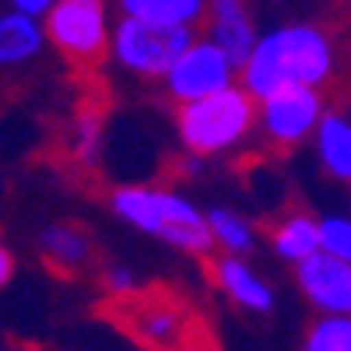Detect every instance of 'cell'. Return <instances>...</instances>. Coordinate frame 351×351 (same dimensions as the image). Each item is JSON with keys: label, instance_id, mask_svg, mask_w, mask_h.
Instances as JSON below:
<instances>
[{"label": "cell", "instance_id": "obj_4", "mask_svg": "<svg viewBox=\"0 0 351 351\" xmlns=\"http://www.w3.org/2000/svg\"><path fill=\"white\" fill-rule=\"evenodd\" d=\"M253 127H256V102L239 84L225 88L211 99L176 106V130H180L183 148L193 158L236 148L253 134Z\"/></svg>", "mask_w": 351, "mask_h": 351}, {"label": "cell", "instance_id": "obj_23", "mask_svg": "<svg viewBox=\"0 0 351 351\" xmlns=\"http://www.w3.org/2000/svg\"><path fill=\"white\" fill-rule=\"evenodd\" d=\"M11 278H14V256L4 243H0V288H4Z\"/></svg>", "mask_w": 351, "mask_h": 351}, {"label": "cell", "instance_id": "obj_20", "mask_svg": "<svg viewBox=\"0 0 351 351\" xmlns=\"http://www.w3.org/2000/svg\"><path fill=\"white\" fill-rule=\"evenodd\" d=\"M316 236H319V253H327L341 263L351 260V221L344 215H330L316 221Z\"/></svg>", "mask_w": 351, "mask_h": 351}, {"label": "cell", "instance_id": "obj_2", "mask_svg": "<svg viewBox=\"0 0 351 351\" xmlns=\"http://www.w3.org/2000/svg\"><path fill=\"white\" fill-rule=\"evenodd\" d=\"M337 74V46L327 28L295 21L281 25L267 36H256L250 60L243 64V92L253 102H263L288 88L324 92Z\"/></svg>", "mask_w": 351, "mask_h": 351}, {"label": "cell", "instance_id": "obj_10", "mask_svg": "<svg viewBox=\"0 0 351 351\" xmlns=\"http://www.w3.org/2000/svg\"><path fill=\"white\" fill-rule=\"evenodd\" d=\"M204 39H208L232 71H243V64L250 60V53L256 46V25L250 18V11L239 0H215L204 11Z\"/></svg>", "mask_w": 351, "mask_h": 351}, {"label": "cell", "instance_id": "obj_18", "mask_svg": "<svg viewBox=\"0 0 351 351\" xmlns=\"http://www.w3.org/2000/svg\"><path fill=\"white\" fill-rule=\"evenodd\" d=\"M99 148H102V109L99 106H88L77 112L74 120V137H71V152L77 162L92 165L99 158Z\"/></svg>", "mask_w": 351, "mask_h": 351}, {"label": "cell", "instance_id": "obj_16", "mask_svg": "<svg viewBox=\"0 0 351 351\" xmlns=\"http://www.w3.org/2000/svg\"><path fill=\"white\" fill-rule=\"evenodd\" d=\"M204 225H208V236H211V246H221L225 256H243L256 246V232L253 225L236 215V211H228V208H211L208 215H204Z\"/></svg>", "mask_w": 351, "mask_h": 351}, {"label": "cell", "instance_id": "obj_13", "mask_svg": "<svg viewBox=\"0 0 351 351\" xmlns=\"http://www.w3.org/2000/svg\"><path fill=\"white\" fill-rule=\"evenodd\" d=\"M39 250H43V260L56 274L71 278L74 271H81L88 256H92V239L84 236V228H74V225H49L43 236H39Z\"/></svg>", "mask_w": 351, "mask_h": 351}, {"label": "cell", "instance_id": "obj_11", "mask_svg": "<svg viewBox=\"0 0 351 351\" xmlns=\"http://www.w3.org/2000/svg\"><path fill=\"white\" fill-rule=\"evenodd\" d=\"M215 271V281L221 285V291L243 309H253V313H271L274 309V291L267 288L253 267H246V260H236V256H218L211 263Z\"/></svg>", "mask_w": 351, "mask_h": 351}, {"label": "cell", "instance_id": "obj_19", "mask_svg": "<svg viewBox=\"0 0 351 351\" xmlns=\"http://www.w3.org/2000/svg\"><path fill=\"white\" fill-rule=\"evenodd\" d=\"M302 351H351V319L348 316H319L306 334Z\"/></svg>", "mask_w": 351, "mask_h": 351}, {"label": "cell", "instance_id": "obj_9", "mask_svg": "<svg viewBox=\"0 0 351 351\" xmlns=\"http://www.w3.org/2000/svg\"><path fill=\"white\" fill-rule=\"evenodd\" d=\"M295 278L302 295L324 316H348L351 309V267L327 253H313L295 263Z\"/></svg>", "mask_w": 351, "mask_h": 351}, {"label": "cell", "instance_id": "obj_8", "mask_svg": "<svg viewBox=\"0 0 351 351\" xmlns=\"http://www.w3.org/2000/svg\"><path fill=\"white\" fill-rule=\"evenodd\" d=\"M324 106V92L288 88V92H278L256 106V123L274 148H295L316 130Z\"/></svg>", "mask_w": 351, "mask_h": 351}, {"label": "cell", "instance_id": "obj_12", "mask_svg": "<svg viewBox=\"0 0 351 351\" xmlns=\"http://www.w3.org/2000/svg\"><path fill=\"white\" fill-rule=\"evenodd\" d=\"M316 152L324 169L334 176V180L348 183L351 180V123L341 109H324L316 123Z\"/></svg>", "mask_w": 351, "mask_h": 351}, {"label": "cell", "instance_id": "obj_22", "mask_svg": "<svg viewBox=\"0 0 351 351\" xmlns=\"http://www.w3.org/2000/svg\"><path fill=\"white\" fill-rule=\"evenodd\" d=\"M11 11L21 14V18H28V21H43L49 14V0H14Z\"/></svg>", "mask_w": 351, "mask_h": 351}, {"label": "cell", "instance_id": "obj_6", "mask_svg": "<svg viewBox=\"0 0 351 351\" xmlns=\"http://www.w3.org/2000/svg\"><path fill=\"white\" fill-rule=\"evenodd\" d=\"M197 39V28L183 25H152L137 18H120L116 28H109V56L120 67L141 74V77H165L190 43Z\"/></svg>", "mask_w": 351, "mask_h": 351}, {"label": "cell", "instance_id": "obj_14", "mask_svg": "<svg viewBox=\"0 0 351 351\" xmlns=\"http://www.w3.org/2000/svg\"><path fill=\"white\" fill-rule=\"evenodd\" d=\"M46 46L43 25L28 21L14 11H0V67H18L39 56Z\"/></svg>", "mask_w": 351, "mask_h": 351}, {"label": "cell", "instance_id": "obj_1", "mask_svg": "<svg viewBox=\"0 0 351 351\" xmlns=\"http://www.w3.org/2000/svg\"><path fill=\"white\" fill-rule=\"evenodd\" d=\"M99 316L144 351H221L211 319L169 285H137L127 295H106Z\"/></svg>", "mask_w": 351, "mask_h": 351}, {"label": "cell", "instance_id": "obj_15", "mask_svg": "<svg viewBox=\"0 0 351 351\" xmlns=\"http://www.w3.org/2000/svg\"><path fill=\"white\" fill-rule=\"evenodd\" d=\"M204 11H208V4H200V0H123L120 4V18L183 28H197L204 21Z\"/></svg>", "mask_w": 351, "mask_h": 351}, {"label": "cell", "instance_id": "obj_21", "mask_svg": "<svg viewBox=\"0 0 351 351\" xmlns=\"http://www.w3.org/2000/svg\"><path fill=\"white\" fill-rule=\"evenodd\" d=\"M102 285H106V295H127V291L137 288V278H134V271H127V267H106Z\"/></svg>", "mask_w": 351, "mask_h": 351}, {"label": "cell", "instance_id": "obj_3", "mask_svg": "<svg viewBox=\"0 0 351 351\" xmlns=\"http://www.w3.org/2000/svg\"><path fill=\"white\" fill-rule=\"evenodd\" d=\"M109 208L127 225L148 232L155 239H165L169 246L183 253L208 256L215 250L208 225H204V211L180 193L155 190V186H123L109 197Z\"/></svg>", "mask_w": 351, "mask_h": 351}, {"label": "cell", "instance_id": "obj_7", "mask_svg": "<svg viewBox=\"0 0 351 351\" xmlns=\"http://www.w3.org/2000/svg\"><path fill=\"white\" fill-rule=\"evenodd\" d=\"M232 81H236V71L228 67V60L204 36H197L169 67L165 92L176 106H186L225 92V88H232Z\"/></svg>", "mask_w": 351, "mask_h": 351}, {"label": "cell", "instance_id": "obj_17", "mask_svg": "<svg viewBox=\"0 0 351 351\" xmlns=\"http://www.w3.org/2000/svg\"><path fill=\"white\" fill-rule=\"evenodd\" d=\"M271 243L278 250V256L291 260V263H302L306 256H313L319 250V236H316V221L306 211L288 215L285 221H278L271 228Z\"/></svg>", "mask_w": 351, "mask_h": 351}, {"label": "cell", "instance_id": "obj_5", "mask_svg": "<svg viewBox=\"0 0 351 351\" xmlns=\"http://www.w3.org/2000/svg\"><path fill=\"white\" fill-rule=\"evenodd\" d=\"M43 36L77 71H95L109 56V8L102 0H56L43 18Z\"/></svg>", "mask_w": 351, "mask_h": 351}]
</instances>
